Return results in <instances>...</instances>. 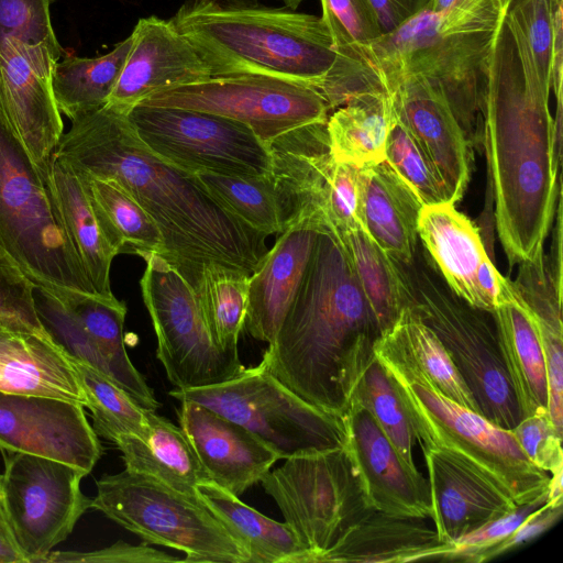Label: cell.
Returning a JSON list of instances; mask_svg holds the SVG:
<instances>
[{
  "label": "cell",
  "instance_id": "cell-43",
  "mask_svg": "<svg viewBox=\"0 0 563 563\" xmlns=\"http://www.w3.org/2000/svg\"><path fill=\"white\" fill-rule=\"evenodd\" d=\"M385 162L413 190L423 206L456 202L431 157L397 117L387 137Z\"/></svg>",
  "mask_w": 563,
  "mask_h": 563
},
{
  "label": "cell",
  "instance_id": "cell-15",
  "mask_svg": "<svg viewBox=\"0 0 563 563\" xmlns=\"http://www.w3.org/2000/svg\"><path fill=\"white\" fill-rule=\"evenodd\" d=\"M411 289V308L434 331L471 390L478 411L511 430L521 413L508 379L492 312Z\"/></svg>",
  "mask_w": 563,
  "mask_h": 563
},
{
  "label": "cell",
  "instance_id": "cell-34",
  "mask_svg": "<svg viewBox=\"0 0 563 563\" xmlns=\"http://www.w3.org/2000/svg\"><path fill=\"white\" fill-rule=\"evenodd\" d=\"M131 44L130 35L102 56L69 55L56 62L49 81L59 112L73 120L106 106L122 71Z\"/></svg>",
  "mask_w": 563,
  "mask_h": 563
},
{
  "label": "cell",
  "instance_id": "cell-7",
  "mask_svg": "<svg viewBox=\"0 0 563 563\" xmlns=\"http://www.w3.org/2000/svg\"><path fill=\"white\" fill-rule=\"evenodd\" d=\"M0 247L36 287L96 294L67 232L51 167L32 159L1 110Z\"/></svg>",
  "mask_w": 563,
  "mask_h": 563
},
{
  "label": "cell",
  "instance_id": "cell-19",
  "mask_svg": "<svg viewBox=\"0 0 563 563\" xmlns=\"http://www.w3.org/2000/svg\"><path fill=\"white\" fill-rule=\"evenodd\" d=\"M342 418L371 506L394 515L429 517L427 478L406 465L373 417L365 409L351 405Z\"/></svg>",
  "mask_w": 563,
  "mask_h": 563
},
{
  "label": "cell",
  "instance_id": "cell-46",
  "mask_svg": "<svg viewBox=\"0 0 563 563\" xmlns=\"http://www.w3.org/2000/svg\"><path fill=\"white\" fill-rule=\"evenodd\" d=\"M507 13L521 31L541 86L551 92L553 20L549 0H508Z\"/></svg>",
  "mask_w": 563,
  "mask_h": 563
},
{
  "label": "cell",
  "instance_id": "cell-55",
  "mask_svg": "<svg viewBox=\"0 0 563 563\" xmlns=\"http://www.w3.org/2000/svg\"><path fill=\"white\" fill-rule=\"evenodd\" d=\"M460 1L462 0H429L426 8L434 13H441L451 9Z\"/></svg>",
  "mask_w": 563,
  "mask_h": 563
},
{
  "label": "cell",
  "instance_id": "cell-56",
  "mask_svg": "<svg viewBox=\"0 0 563 563\" xmlns=\"http://www.w3.org/2000/svg\"><path fill=\"white\" fill-rule=\"evenodd\" d=\"M227 4L234 7H256L258 0H225Z\"/></svg>",
  "mask_w": 563,
  "mask_h": 563
},
{
  "label": "cell",
  "instance_id": "cell-9",
  "mask_svg": "<svg viewBox=\"0 0 563 563\" xmlns=\"http://www.w3.org/2000/svg\"><path fill=\"white\" fill-rule=\"evenodd\" d=\"M285 522L317 563L358 519L374 509L347 444L286 459L260 481Z\"/></svg>",
  "mask_w": 563,
  "mask_h": 563
},
{
  "label": "cell",
  "instance_id": "cell-6",
  "mask_svg": "<svg viewBox=\"0 0 563 563\" xmlns=\"http://www.w3.org/2000/svg\"><path fill=\"white\" fill-rule=\"evenodd\" d=\"M497 25L473 23L451 10L434 13L424 8L358 52L384 90L406 75L420 76L440 90L473 143L477 132H483V93Z\"/></svg>",
  "mask_w": 563,
  "mask_h": 563
},
{
  "label": "cell",
  "instance_id": "cell-8",
  "mask_svg": "<svg viewBox=\"0 0 563 563\" xmlns=\"http://www.w3.org/2000/svg\"><path fill=\"white\" fill-rule=\"evenodd\" d=\"M91 508L145 542L181 551V562L250 563L243 545L200 499L124 470L97 481Z\"/></svg>",
  "mask_w": 563,
  "mask_h": 563
},
{
  "label": "cell",
  "instance_id": "cell-52",
  "mask_svg": "<svg viewBox=\"0 0 563 563\" xmlns=\"http://www.w3.org/2000/svg\"><path fill=\"white\" fill-rule=\"evenodd\" d=\"M476 285L482 310L488 312H493L515 292L512 282L499 274L488 256L478 266Z\"/></svg>",
  "mask_w": 563,
  "mask_h": 563
},
{
  "label": "cell",
  "instance_id": "cell-57",
  "mask_svg": "<svg viewBox=\"0 0 563 563\" xmlns=\"http://www.w3.org/2000/svg\"><path fill=\"white\" fill-rule=\"evenodd\" d=\"M286 7L290 10H296L303 0H283Z\"/></svg>",
  "mask_w": 563,
  "mask_h": 563
},
{
  "label": "cell",
  "instance_id": "cell-42",
  "mask_svg": "<svg viewBox=\"0 0 563 563\" xmlns=\"http://www.w3.org/2000/svg\"><path fill=\"white\" fill-rule=\"evenodd\" d=\"M51 0H0V40L12 38L27 59L51 78L62 58L49 13Z\"/></svg>",
  "mask_w": 563,
  "mask_h": 563
},
{
  "label": "cell",
  "instance_id": "cell-41",
  "mask_svg": "<svg viewBox=\"0 0 563 563\" xmlns=\"http://www.w3.org/2000/svg\"><path fill=\"white\" fill-rule=\"evenodd\" d=\"M351 405L365 409L406 465L418 471L412 455L417 442L415 432L386 369L375 354L357 380L349 402Z\"/></svg>",
  "mask_w": 563,
  "mask_h": 563
},
{
  "label": "cell",
  "instance_id": "cell-51",
  "mask_svg": "<svg viewBox=\"0 0 563 563\" xmlns=\"http://www.w3.org/2000/svg\"><path fill=\"white\" fill-rule=\"evenodd\" d=\"M562 506L543 504L532 511L504 541L492 549L486 561L510 552L549 530L562 516Z\"/></svg>",
  "mask_w": 563,
  "mask_h": 563
},
{
  "label": "cell",
  "instance_id": "cell-21",
  "mask_svg": "<svg viewBox=\"0 0 563 563\" xmlns=\"http://www.w3.org/2000/svg\"><path fill=\"white\" fill-rule=\"evenodd\" d=\"M421 449L428 472L429 517L442 542L450 544L519 506L454 456L428 446Z\"/></svg>",
  "mask_w": 563,
  "mask_h": 563
},
{
  "label": "cell",
  "instance_id": "cell-48",
  "mask_svg": "<svg viewBox=\"0 0 563 563\" xmlns=\"http://www.w3.org/2000/svg\"><path fill=\"white\" fill-rule=\"evenodd\" d=\"M527 457L548 474L563 471L562 437L549 412L523 417L510 430Z\"/></svg>",
  "mask_w": 563,
  "mask_h": 563
},
{
  "label": "cell",
  "instance_id": "cell-22",
  "mask_svg": "<svg viewBox=\"0 0 563 563\" xmlns=\"http://www.w3.org/2000/svg\"><path fill=\"white\" fill-rule=\"evenodd\" d=\"M49 79L13 40H0V110L42 168L51 167L63 135V121Z\"/></svg>",
  "mask_w": 563,
  "mask_h": 563
},
{
  "label": "cell",
  "instance_id": "cell-1",
  "mask_svg": "<svg viewBox=\"0 0 563 563\" xmlns=\"http://www.w3.org/2000/svg\"><path fill=\"white\" fill-rule=\"evenodd\" d=\"M55 154L77 172L123 187L156 223L162 257L194 290L206 265L252 275L268 251L266 235L228 212L195 175L152 152L125 112L103 106L76 117Z\"/></svg>",
  "mask_w": 563,
  "mask_h": 563
},
{
  "label": "cell",
  "instance_id": "cell-16",
  "mask_svg": "<svg viewBox=\"0 0 563 563\" xmlns=\"http://www.w3.org/2000/svg\"><path fill=\"white\" fill-rule=\"evenodd\" d=\"M0 449L71 465L88 475L102 454L84 406L0 391Z\"/></svg>",
  "mask_w": 563,
  "mask_h": 563
},
{
  "label": "cell",
  "instance_id": "cell-36",
  "mask_svg": "<svg viewBox=\"0 0 563 563\" xmlns=\"http://www.w3.org/2000/svg\"><path fill=\"white\" fill-rule=\"evenodd\" d=\"M77 173L118 254L132 253L142 258L153 254L163 256V238L156 223L123 187L113 180Z\"/></svg>",
  "mask_w": 563,
  "mask_h": 563
},
{
  "label": "cell",
  "instance_id": "cell-17",
  "mask_svg": "<svg viewBox=\"0 0 563 563\" xmlns=\"http://www.w3.org/2000/svg\"><path fill=\"white\" fill-rule=\"evenodd\" d=\"M131 36V48L106 106L128 113L155 92L211 77L206 63L170 20L142 18Z\"/></svg>",
  "mask_w": 563,
  "mask_h": 563
},
{
  "label": "cell",
  "instance_id": "cell-11",
  "mask_svg": "<svg viewBox=\"0 0 563 563\" xmlns=\"http://www.w3.org/2000/svg\"><path fill=\"white\" fill-rule=\"evenodd\" d=\"M144 260L141 292L168 380L175 388H197L236 376L244 366L213 340L191 285L162 256Z\"/></svg>",
  "mask_w": 563,
  "mask_h": 563
},
{
  "label": "cell",
  "instance_id": "cell-4",
  "mask_svg": "<svg viewBox=\"0 0 563 563\" xmlns=\"http://www.w3.org/2000/svg\"><path fill=\"white\" fill-rule=\"evenodd\" d=\"M211 76L258 75L318 89L330 109L383 89L364 59L340 54L321 18L290 9L186 0L170 19Z\"/></svg>",
  "mask_w": 563,
  "mask_h": 563
},
{
  "label": "cell",
  "instance_id": "cell-29",
  "mask_svg": "<svg viewBox=\"0 0 563 563\" xmlns=\"http://www.w3.org/2000/svg\"><path fill=\"white\" fill-rule=\"evenodd\" d=\"M146 419L144 437L126 434L113 442L122 453L125 470L199 499L198 486L209 478L188 438L155 410L146 409Z\"/></svg>",
  "mask_w": 563,
  "mask_h": 563
},
{
  "label": "cell",
  "instance_id": "cell-50",
  "mask_svg": "<svg viewBox=\"0 0 563 563\" xmlns=\"http://www.w3.org/2000/svg\"><path fill=\"white\" fill-rule=\"evenodd\" d=\"M181 562V559L169 555L143 542L132 545L123 541L91 552L55 551L49 552L42 563L82 562V563H154Z\"/></svg>",
  "mask_w": 563,
  "mask_h": 563
},
{
  "label": "cell",
  "instance_id": "cell-49",
  "mask_svg": "<svg viewBox=\"0 0 563 563\" xmlns=\"http://www.w3.org/2000/svg\"><path fill=\"white\" fill-rule=\"evenodd\" d=\"M34 284L0 247V314L42 327L34 305Z\"/></svg>",
  "mask_w": 563,
  "mask_h": 563
},
{
  "label": "cell",
  "instance_id": "cell-14",
  "mask_svg": "<svg viewBox=\"0 0 563 563\" xmlns=\"http://www.w3.org/2000/svg\"><path fill=\"white\" fill-rule=\"evenodd\" d=\"M2 452L0 485L14 538L26 563H42L91 508L80 489L86 474L55 460Z\"/></svg>",
  "mask_w": 563,
  "mask_h": 563
},
{
  "label": "cell",
  "instance_id": "cell-33",
  "mask_svg": "<svg viewBox=\"0 0 563 563\" xmlns=\"http://www.w3.org/2000/svg\"><path fill=\"white\" fill-rule=\"evenodd\" d=\"M395 120L391 98L384 89L356 93L328 118L332 156L357 166L385 161L386 142Z\"/></svg>",
  "mask_w": 563,
  "mask_h": 563
},
{
  "label": "cell",
  "instance_id": "cell-44",
  "mask_svg": "<svg viewBox=\"0 0 563 563\" xmlns=\"http://www.w3.org/2000/svg\"><path fill=\"white\" fill-rule=\"evenodd\" d=\"M322 16L335 49L352 58H361L360 47L383 32L369 0H321Z\"/></svg>",
  "mask_w": 563,
  "mask_h": 563
},
{
  "label": "cell",
  "instance_id": "cell-18",
  "mask_svg": "<svg viewBox=\"0 0 563 563\" xmlns=\"http://www.w3.org/2000/svg\"><path fill=\"white\" fill-rule=\"evenodd\" d=\"M397 119L413 134L451 188L455 201L471 180L473 143L444 95L417 75L386 86Z\"/></svg>",
  "mask_w": 563,
  "mask_h": 563
},
{
  "label": "cell",
  "instance_id": "cell-37",
  "mask_svg": "<svg viewBox=\"0 0 563 563\" xmlns=\"http://www.w3.org/2000/svg\"><path fill=\"white\" fill-rule=\"evenodd\" d=\"M250 276L209 264L203 267L195 290L213 340L234 355H239L238 341L245 325Z\"/></svg>",
  "mask_w": 563,
  "mask_h": 563
},
{
  "label": "cell",
  "instance_id": "cell-32",
  "mask_svg": "<svg viewBox=\"0 0 563 563\" xmlns=\"http://www.w3.org/2000/svg\"><path fill=\"white\" fill-rule=\"evenodd\" d=\"M198 497L243 545L250 563H306L307 551L285 521L264 516L210 479L198 486Z\"/></svg>",
  "mask_w": 563,
  "mask_h": 563
},
{
  "label": "cell",
  "instance_id": "cell-13",
  "mask_svg": "<svg viewBox=\"0 0 563 563\" xmlns=\"http://www.w3.org/2000/svg\"><path fill=\"white\" fill-rule=\"evenodd\" d=\"M140 104L225 117L249 126L267 145L294 129L327 122L331 111L318 89L258 75L211 76L155 92Z\"/></svg>",
  "mask_w": 563,
  "mask_h": 563
},
{
  "label": "cell",
  "instance_id": "cell-31",
  "mask_svg": "<svg viewBox=\"0 0 563 563\" xmlns=\"http://www.w3.org/2000/svg\"><path fill=\"white\" fill-rule=\"evenodd\" d=\"M51 174L67 232L93 290L99 296L113 297L110 268L118 253L107 236L82 178L55 153L51 159Z\"/></svg>",
  "mask_w": 563,
  "mask_h": 563
},
{
  "label": "cell",
  "instance_id": "cell-3",
  "mask_svg": "<svg viewBox=\"0 0 563 563\" xmlns=\"http://www.w3.org/2000/svg\"><path fill=\"white\" fill-rule=\"evenodd\" d=\"M382 333L341 240L319 233L260 364L308 404L342 418Z\"/></svg>",
  "mask_w": 563,
  "mask_h": 563
},
{
  "label": "cell",
  "instance_id": "cell-2",
  "mask_svg": "<svg viewBox=\"0 0 563 563\" xmlns=\"http://www.w3.org/2000/svg\"><path fill=\"white\" fill-rule=\"evenodd\" d=\"M549 101L506 8L490 48L481 113L496 227L510 265L543 253L561 201L562 118L552 117Z\"/></svg>",
  "mask_w": 563,
  "mask_h": 563
},
{
  "label": "cell",
  "instance_id": "cell-53",
  "mask_svg": "<svg viewBox=\"0 0 563 563\" xmlns=\"http://www.w3.org/2000/svg\"><path fill=\"white\" fill-rule=\"evenodd\" d=\"M378 18L380 30L390 32L413 14L423 10L429 0H369Z\"/></svg>",
  "mask_w": 563,
  "mask_h": 563
},
{
  "label": "cell",
  "instance_id": "cell-12",
  "mask_svg": "<svg viewBox=\"0 0 563 563\" xmlns=\"http://www.w3.org/2000/svg\"><path fill=\"white\" fill-rule=\"evenodd\" d=\"M128 118L157 156L189 174L269 177V147L245 124L218 114L137 104Z\"/></svg>",
  "mask_w": 563,
  "mask_h": 563
},
{
  "label": "cell",
  "instance_id": "cell-54",
  "mask_svg": "<svg viewBox=\"0 0 563 563\" xmlns=\"http://www.w3.org/2000/svg\"><path fill=\"white\" fill-rule=\"evenodd\" d=\"M0 563H26L14 538L0 485Z\"/></svg>",
  "mask_w": 563,
  "mask_h": 563
},
{
  "label": "cell",
  "instance_id": "cell-26",
  "mask_svg": "<svg viewBox=\"0 0 563 563\" xmlns=\"http://www.w3.org/2000/svg\"><path fill=\"white\" fill-rule=\"evenodd\" d=\"M365 231L399 264H410L423 207L413 190L385 162L362 166Z\"/></svg>",
  "mask_w": 563,
  "mask_h": 563
},
{
  "label": "cell",
  "instance_id": "cell-10",
  "mask_svg": "<svg viewBox=\"0 0 563 563\" xmlns=\"http://www.w3.org/2000/svg\"><path fill=\"white\" fill-rule=\"evenodd\" d=\"M179 401L202 405L236 422L271 448L278 459L346 443L344 420L308 404L262 364L210 386L174 388Z\"/></svg>",
  "mask_w": 563,
  "mask_h": 563
},
{
  "label": "cell",
  "instance_id": "cell-47",
  "mask_svg": "<svg viewBox=\"0 0 563 563\" xmlns=\"http://www.w3.org/2000/svg\"><path fill=\"white\" fill-rule=\"evenodd\" d=\"M545 500L519 505L512 510L462 536L449 544L442 561L485 562L488 552L504 541L532 511Z\"/></svg>",
  "mask_w": 563,
  "mask_h": 563
},
{
  "label": "cell",
  "instance_id": "cell-25",
  "mask_svg": "<svg viewBox=\"0 0 563 563\" xmlns=\"http://www.w3.org/2000/svg\"><path fill=\"white\" fill-rule=\"evenodd\" d=\"M442 542L424 518L372 509L317 560L323 562L407 563L441 560Z\"/></svg>",
  "mask_w": 563,
  "mask_h": 563
},
{
  "label": "cell",
  "instance_id": "cell-24",
  "mask_svg": "<svg viewBox=\"0 0 563 563\" xmlns=\"http://www.w3.org/2000/svg\"><path fill=\"white\" fill-rule=\"evenodd\" d=\"M318 232L297 227L279 234L250 276L245 328L272 343L297 294Z\"/></svg>",
  "mask_w": 563,
  "mask_h": 563
},
{
  "label": "cell",
  "instance_id": "cell-20",
  "mask_svg": "<svg viewBox=\"0 0 563 563\" xmlns=\"http://www.w3.org/2000/svg\"><path fill=\"white\" fill-rule=\"evenodd\" d=\"M179 427L208 478L240 497L271 471L277 454L236 422L196 402L180 401Z\"/></svg>",
  "mask_w": 563,
  "mask_h": 563
},
{
  "label": "cell",
  "instance_id": "cell-28",
  "mask_svg": "<svg viewBox=\"0 0 563 563\" xmlns=\"http://www.w3.org/2000/svg\"><path fill=\"white\" fill-rule=\"evenodd\" d=\"M492 316L521 418L548 411L547 373L537 322L516 287Z\"/></svg>",
  "mask_w": 563,
  "mask_h": 563
},
{
  "label": "cell",
  "instance_id": "cell-35",
  "mask_svg": "<svg viewBox=\"0 0 563 563\" xmlns=\"http://www.w3.org/2000/svg\"><path fill=\"white\" fill-rule=\"evenodd\" d=\"M346 251L363 295L384 332L409 300V283L401 264L384 252L363 230L339 238Z\"/></svg>",
  "mask_w": 563,
  "mask_h": 563
},
{
  "label": "cell",
  "instance_id": "cell-38",
  "mask_svg": "<svg viewBox=\"0 0 563 563\" xmlns=\"http://www.w3.org/2000/svg\"><path fill=\"white\" fill-rule=\"evenodd\" d=\"M390 329L411 360L443 395L479 413L444 345L417 312L405 307Z\"/></svg>",
  "mask_w": 563,
  "mask_h": 563
},
{
  "label": "cell",
  "instance_id": "cell-30",
  "mask_svg": "<svg viewBox=\"0 0 563 563\" xmlns=\"http://www.w3.org/2000/svg\"><path fill=\"white\" fill-rule=\"evenodd\" d=\"M49 292L64 305L99 349L111 367L114 383L144 409L156 410L158 401L153 390L125 350V303L115 296L108 298L67 289Z\"/></svg>",
  "mask_w": 563,
  "mask_h": 563
},
{
  "label": "cell",
  "instance_id": "cell-40",
  "mask_svg": "<svg viewBox=\"0 0 563 563\" xmlns=\"http://www.w3.org/2000/svg\"><path fill=\"white\" fill-rule=\"evenodd\" d=\"M208 194L228 212L266 236L283 232L277 199L269 177L195 174Z\"/></svg>",
  "mask_w": 563,
  "mask_h": 563
},
{
  "label": "cell",
  "instance_id": "cell-45",
  "mask_svg": "<svg viewBox=\"0 0 563 563\" xmlns=\"http://www.w3.org/2000/svg\"><path fill=\"white\" fill-rule=\"evenodd\" d=\"M323 217L324 233L338 238L354 230H365L362 166L336 161Z\"/></svg>",
  "mask_w": 563,
  "mask_h": 563
},
{
  "label": "cell",
  "instance_id": "cell-23",
  "mask_svg": "<svg viewBox=\"0 0 563 563\" xmlns=\"http://www.w3.org/2000/svg\"><path fill=\"white\" fill-rule=\"evenodd\" d=\"M0 391L53 397L86 407L69 356L46 331L1 314Z\"/></svg>",
  "mask_w": 563,
  "mask_h": 563
},
{
  "label": "cell",
  "instance_id": "cell-5",
  "mask_svg": "<svg viewBox=\"0 0 563 563\" xmlns=\"http://www.w3.org/2000/svg\"><path fill=\"white\" fill-rule=\"evenodd\" d=\"M373 350L397 391L420 446L454 456L517 505L547 501L550 475L527 457L510 430L443 395L411 360L390 328L379 335Z\"/></svg>",
  "mask_w": 563,
  "mask_h": 563
},
{
  "label": "cell",
  "instance_id": "cell-27",
  "mask_svg": "<svg viewBox=\"0 0 563 563\" xmlns=\"http://www.w3.org/2000/svg\"><path fill=\"white\" fill-rule=\"evenodd\" d=\"M418 236L454 295L482 310L476 273L488 255L475 224L454 203L423 206Z\"/></svg>",
  "mask_w": 563,
  "mask_h": 563
},
{
  "label": "cell",
  "instance_id": "cell-39",
  "mask_svg": "<svg viewBox=\"0 0 563 563\" xmlns=\"http://www.w3.org/2000/svg\"><path fill=\"white\" fill-rule=\"evenodd\" d=\"M70 362L78 376L91 412L92 428L112 443L120 437H144L147 430L146 409L124 389L92 366L75 358Z\"/></svg>",
  "mask_w": 563,
  "mask_h": 563
}]
</instances>
